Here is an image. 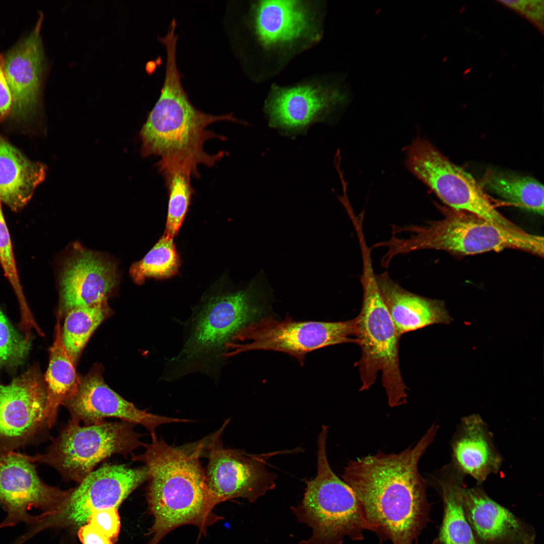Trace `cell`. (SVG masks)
I'll list each match as a JSON object with an SVG mask.
<instances>
[{"label": "cell", "mask_w": 544, "mask_h": 544, "mask_svg": "<svg viewBox=\"0 0 544 544\" xmlns=\"http://www.w3.org/2000/svg\"><path fill=\"white\" fill-rule=\"evenodd\" d=\"M438 429L433 424L415 444L399 452L378 451L350 460L345 467L342 479L380 541L413 544L429 521L428 483L419 465Z\"/></svg>", "instance_id": "1"}, {"label": "cell", "mask_w": 544, "mask_h": 544, "mask_svg": "<svg viewBox=\"0 0 544 544\" xmlns=\"http://www.w3.org/2000/svg\"><path fill=\"white\" fill-rule=\"evenodd\" d=\"M145 451L131 454L149 470L146 497L153 523L149 544H158L171 531L184 525L197 527L205 535L208 527L223 519L213 513L218 504L209 491L199 458L205 440L181 447L169 445L156 435L143 443Z\"/></svg>", "instance_id": "2"}, {"label": "cell", "mask_w": 544, "mask_h": 544, "mask_svg": "<svg viewBox=\"0 0 544 544\" xmlns=\"http://www.w3.org/2000/svg\"><path fill=\"white\" fill-rule=\"evenodd\" d=\"M263 286L258 280L244 290L202 299L186 321L181 349L165 364L161 380L174 382L198 373L217 381L228 345L238 331L262 317Z\"/></svg>", "instance_id": "3"}, {"label": "cell", "mask_w": 544, "mask_h": 544, "mask_svg": "<svg viewBox=\"0 0 544 544\" xmlns=\"http://www.w3.org/2000/svg\"><path fill=\"white\" fill-rule=\"evenodd\" d=\"M177 39L169 34L161 40L167 53L165 79L160 95L140 131L141 153L144 157L158 156L162 159H192L211 167L224 153L208 154L203 150L204 143L212 138H226L207 130L208 126L222 120L239 121L232 113L210 114L191 103L176 64Z\"/></svg>", "instance_id": "4"}, {"label": "cell", "mask_w": 544, "mask_h": 544, "mask_svg": "<svg viewBox=\"0 0 544 544\" xmlns=\"http://www.w3.org/2000/svg\"><path fill=\"white\" fill-rule=\"evenodd\" d=\"M437 207L442 219L423 225H392V237L373 245L387 250L381 261L383 267H387L398 255L425 249L466 255L514 249L543 255L542 236L526 231L512 233L473 214Z\"/></svg>", "instance_id": "5"}, {"label": "cell", "mask_w": 544, "mask_h": 544, "mask_svg": "<svg viewBox=\"0 0 544 544\" xmlns=\"http://www.w3.org/2000/svg\"><path fill=\"white\" fill-rule=\"evenodd\" d=\"M322 1H251L245 23L253 46L258 80L277 74L322 37Z\"/></svg>", "instance_id": "6"}, {"label": "cell", "mask_w": 544, "mask_h": 544, "mask_svg": "<svg viewBox=\"0 0 544 544\" xmlns=\"http://www.w3.org/2000/svg\"><path fill=\"white\" fill-rule=\"evenodd\" d=\"M372 262H362L361 283L362 307L356 320V338L361 350L360 359L355 363L360 371V391L369 389L381 372L382 382L391 407L407 401V387L400 372L398 333L382 298Z\"/></svg>", "instance_id": "7"}, {"label": "cell", "mask_w": 544, "mask_h": 544, "mask_svg": "<svg viewBox=\"0 0 544 544\" xmlns=\"http://www.w3.org/2000/svg\"><path fill=\"white\" fill-rule=\"evenodd\" d=\"M327 435L319 434L317 472L306 482L301 503L291 508L297 519L312 531L299 544H341L346 537L362 540L369 530L359 502L352 488L330 467L327 457Z\"/></svg>", "instance_id": "8"}, {"label": "cell", "mask_w": 544, "mask_h": 544, "mask_svg": "<svg viewBox=\"0 0 544 544\" xmlns=\"http://www.w3.org/2000/svg\"><path fill=\"white\" fill-rule=\"evenodd\" d=\"M136 425L126 421L82 425L69 420L59 432L46 452L33 456L32 462L54 468L66 481L81 482L107 458L119 454L126 457L142 445Z\"/></svg>", "instance_id": "9"}, {"label": "cell", "mask_w": 544, "mask_h": 544, "mask_svg": "<svg viewBox=\"0 0 544 544\" xmlns=\"http://www.w3.org/2000/svg\"><path fill=\"white\" fill-rule=\"evenodd\" d=\"M405 163L447 207L473 214L512 233L524 231L496 209L470 174L451 162L428 140L415 139L405 149Z\"/></svg>", "instance_id": "10"}, {"label": "cell", "mask_w": 544, "mask_h": 544, "mask_svg": "<svg viewBox=\"0 0 544 544\" xmlns=\"http://www.w3.org/2000/svg\"><path fill=\"white\" fill-rule=\"evenodd\" d=\"M356 318L344 321H296L261 317L238 331L227 346V359L244 352H281L297 359L302 365L309 352L344 343L358 344Z\"/></svg>", "instance_id": "11"}, {"label": "cell", "mask_w": 544, "mask_h": 544, "mask_svg": "<svg viewBox=\"0 0 544 544\" xmlns=\"http://www.w3.org/2000/svg\"><path fill=\"white\" fill-rule=\"evenodd\" d=\"M143 465L131 467L124 464L105 463L72 489L66 502L56 515L44 518L35 526L39 532L47 528L87 523L94 512L118 508L135 490L148 481L150 474Z\"/></svg>", "instance_id": "12"}, {"label": "cell", "mask_w": 544, "mask_h": 544, "mask_svg": "<svg viewBox=\"0 0 544 544\" xmlns=\"http://www.w3.org/2000/svg\"><path fill=\"white\" fill-rule=\"evenodd\" d=\"M226 424L205 440L208 457L205 471L208 488L218 504L238 498L255 502L275 487L277 475L266 469L267 460L274 455L291 451L251 454L225 448L220 437Z\"/></svg>", "instance_id": "13"}, {"label": "cell", "mask_w": 544, "mask_h": 544, "mask_svg": "<svg viewBox=\"0 0 544 544\" xmlns=\"http://www.w3.org/2000/svg\"><path fill=\"white\" fill-rule=\"evenodd\" d=\"M71 490L44 483L27 455L14 451L0 454V504L7 512L0 528L21 522L32 526L36 524L40 517L28 513L32 508L43 511L41 518L58 514Z\"/></svg>", "instance_id": "14"}, {"label": "cell", "mask_w": 544, "mask_h": 544, "mask_svg": "<svg viewBox=\"0 0 544 544\" xmlns=\"http://www.w3.org/2000/svg\"><path fill=\"white\" fill-rule=\"evenodd\" d=\"M347 98L338 80L317 77L290 86L273 84L264 110L270 126L286 133H303L310 125L325 119Z\"/></svg>", "instance_id": "15"}, {"label": "cell", "mask_w": 544, "mask_h": 544, "mask_svg": "<svg viewBox=\"0 0 544 544\" xmlns=\"http://www.w3.org/2000/svg\"><path fill=\"white\" fill-rule=\"evenodd\" d=\"M46 385L34 365L8 384L0 383V454L13 451L47 428Z\"/></svg>", "instance_id": "16"}, {"label": "cell", "mask_w": 544, "mask_h": 544, "mask_svg": "<svg viewBox=\"0 0 544 544\" xmlns=\"http://www.w3.org/2000/svg\"><path fill=\"white\" fill-rule=\"evenodd\" d=\"M101 367L96 366L80 377L77 392L62 404L69 412L70 420L90 425L115 418L143 426L151 436L156 434V428L161 425L190 422L140 410L111 389L104 382Z\"/></svg>", "instance_id": "17"}, {"label": "cell", "mask_w": 544, "mask_h": 544, "mask_svg": "<svg viewBox=\"0 0 544 544\" xmlns=\"http://www.w3.org/2000/svg\"><path fill=\"white\" fill-rule=\"evenodd\" d=\"M39 13L31 31L4 55V69L12 98L11 114L26 120L41 105L47 62L41 36L43 21Z\"/></svg>", "instance_id": "18"}, {"label": "cell", "mask_w": 544, "mask_h": 544, "mask_svg": "<svg viewBox=\"0 0 544 544\" xmlns=\"http://www.w3.org/2000/svg\"><path fill=\"white\" fill-rule=\"evenodd\" d=\"M117 282L113 263L76 244L59 274L61 307L68 311L106 300Z\"/></svg>", "instance_id": "19"}, {"label": "cell", "mask_w": 544, "mask_h": 544, "mask_svg": "<svg viewBox=\"0 0 544 544\" xmlns=\"http://www.w3.org/2000/svg\"><path fill=\"white\" fill-rule=\"evenodd\" d=\"M462 503L465 517L480 544H534L533 528L480 487H464Z\"/></svg>", "instance_id": "20"}, {"label": "cell", "mask_w": 544, "mask_h": 544, "mask_svg": "<svg viewBox=\"0 0 544 544\" xmlns=\"http://www.w3.org/2000/svg\"><path fill=\"white\" fill-rule=\"evenodd\" d=\"M451 466L463 475L481 484L500 469L502 459L497 450L487 424L481 417H464L451 444Z\"/></svg>", "instance_id": "21"}, {"label": "cell", "mask_w": 544, "mask_h": 544, "mask_svg": "<svg viewBox=\"0 0 544 544\" xmlns=\"http://www.w3.org/2000/svg\"><path fill=\"white\" fill-rule=\"evenodd\" d=\"M375 276L382 298L400 336L431 325L447 324L452 321L444 302L404 289L386 271Z\"/></svg>", "instance_id": "22"}, {"label": "cell", "mask_w": 544, "mask_h": 544, "mask_svg": "<svg viewBox=\"0 0 544 544\" xmlns=\"http://www.w3.org/2000/svg\"><path fill=\"white\" fill-rule=\"evenodd\" d=\"M46 167L30 160L0 135V201L18 212L45 179Z\"/></svg>", "instance_id": "23"}, {"label": "cell", "mask_w": 544, "mask_h": 544, "mask_svg": "<svg viewBox=\"0 0 544 544\" xmlns=\"http://www.w3.org/2000/svg\"><path fill=\"white\" fill-rule=\"evenodd\" d=\"M464 476L449 464L431 477L443 502L442 522L434 544H480L464 512Z\"/></svg>", "instance_id": "24"}, {"label": "cell", "mask_w": 544, "mask_h": 544, "mask_svg": "<svg viewBox=\"0 0 544 544\" xmlns=\"http://www.w3.org/2000/svg\"><path fill=\"white\" fill-rule=\"evenodd\" d=\"M60 314L59 312L54 340L49 350V365L44 377L47 394L45 415L48 429L56 423L59 406L76 394L80 384V376L62 343Z\"/></svg>", "instance_id": "25"}, {"label": "cell", "mask_w": 544, "mask_h": 544, "mask_svg": "<svg viewBox=\"0 0 544 544\" xmlns=\"http://www.w3.org/2000/svg\"><path fill=\"white\" fill-rule=\"evenodd\" d=\"M199 163L192 159L160 160L156 164L168 190V205L164 235L174 238L189 209L194 189L192 176L198 177Z\"/></svg>", "instance_id": "26"}, {"label": "cell", "mask_w": 544, "mask_h": 544, "mask_svg": "<svg viewBox=\"0 0 544 544\" xmlns=\"http://www.w3.org/2000/svg\"><path fill=\"white\" fill-rule=\"evenodd\" d=\"M479 183L514 206L543 215V187L533 178L489 169Z\"/></svg>", "instance_id": "27"}, {"label": "cell", "mask_w": 544, "mask_h": 544, "mask_svg": "<svg viewBox=\"0 0 544 544\" xmlns=\"http://www.w3.org/2000/svg\"><path fill=\"white\" fill-rule=\"evenodd\" d=\"M110 311L106 300L67 311L61 337L64 348L75 365L90 337Z\"/></svg>", "instance_id": "28"}, {"label": "cell", "mask_w": 544, "mask_h": 544, "mask_svg": "<svg viewBox=\"0 0 544 544\" xmlns=\"http://www.w3.org/2000/svg\"><path fill=\"white\" fill-rule=\"evenodd\" d=\"M180 264L173 238L163 235L143 259L131 265L129 274L134 282L142 285L147 278L172 277L178 273Z\"/></svg>", "instance_id": "29"}, {"label": "cell", "mask_w": 544, "mask_h": 544, "mask_svg": "<svg viewBox=\"0 0 544 544\" xmlns=\"http://www.w3.org/2000/svg\"><path fill=\"white\" fill-rule=\"evenodd\" d=\"M0 264L18 300L20 312V329L26 335L32 329L41 331L27 304L18 272L12 242L0 201Z\"/></svg>", "instance_id": "30"}, {"label": "cell", "mask_w": 544, "mask_h": 544, "mask_svg": "<svg viewBox=\"0 0 544 544\" xmlns=\"http://www.w3.org/2000/svg\"><path fill=\"white\" fill-rule=\"evenodd\" d=\"M31 340L16 331L0 307V370H15L22 364L31 349Z\"/></svg>", "instance_id": "31"}, {"label": "cell", "mask_w": 544, "mask_h": 544, "mask_svg": "<svg viewBox=\"0 0 544 544\" xmlns=\"http://www.w3.org/2000/svg\"><path fill=\"white\" fill-rule=\"evenodd\" d=\"M89 523L115 542L120 530V519L118 508H110L94 512L90 516Z\"/></svg>", "instance_id": "32"}, {"label": "cell", "mask_w": 544, "mask_h": 544, "mask_svg": "<svg viewBox=\"0 0 544 544\" xmlns=\"http://www.w3.org/2000/svg\"><path fill=\"white\" fill-rule=\"evenodd\" d=\"M540 1H501L500 2L523 13L528 18L540 23L542 21L543 4Z\"/></svg>", "instance_id": "33"}, {"label": "cell", "mask_w": 544, "mask_h": 544, "mask_svg": "<svg viewBox=\"0 0 544 544\" xmlns=\"http://www.w3.org/2000/svg\"><path fill=\"white\" fill-rule=\"evenodd\" d=\"M12 98L4 69V55L0 51V121L11 114Z\"/></svg>", "instance_id": "34"}, {"label": "cell", "mask_w": 544, "mask_h": 544, "mask_svg": "<svg viewBox=\"0 0 544 544\" xmlns=\"http://www.w3.org/2000/svg\"><path fill=\"white\" fill-rule=\"evenodd\" d=\"M78 535L82 544H114L110 538L89 523L79 527Z\"/></svg>", "instance_id": "35"}]
</instances>
